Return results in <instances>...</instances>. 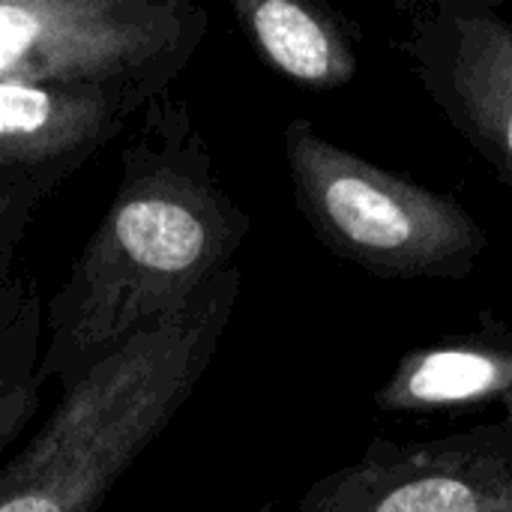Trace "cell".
<instances>
[{
    "mask_svg": "<svg viewBox=\"0 0 512 512\" xmlns=\"http://www.w3.org/2000/svg\"><path fill=\"white\" fill-rule=\"evenodd\" d=\"M45 303L30 273H12L0 285V456L21 438L42 405Z\"/></svg>",
    "mask_w": 512,
    "mask_h": 512,
    "instance_id": "cell-10",
    "label": "cell"
},
{
    "mask_svg": "<svg viewBox=\"0 0 512 512\" xmlns=\"http://www.w3.org/2000/svg\"><path fill=\"white\" fill-rule=\"evenodd\" d=\"M291 512H512V414L435 441L378 438Z\"/></svg>",
    "mask_w": 512,
    "mask_h": 512,
    "instance_id": "cell-5",
    "label": "cell"
},
{
    "mask_svg": "<svg viewBox=\"0 0 512 512\" xmlns=\"http://www.w3.org/2000/svg\"><path fill=\"white\" fill-rule=\"evenodd\" d=\"M45 198L51 195L36 186L0 177V285L12 276L15 249L24 240V231Z\"/></svg>",
    "mask_w": 512,
    "mask_h": 512,
    "instance_id": "cell-11",
    "label": "cell"
},
{
    "mask_svg": "<svg viewBox=\"0 0 512 512\" xmlns=\"http://www.w3.org/2000/svg\"><path fill=\"white\" fill-rule=\"evenodd\" d=\"M402 51L444 120L512 186V21L489 0L405 9Z\"/></svg>",
    "mask_w": 512,
    "mask_h": 512,
    "instance_id": "cell-6",
    "label": "cell"
},
{
    "mask_svg": "<svg viewBox=\"0 0 512 512\" xmlns=\"http://www.w3.org/2000/svg\"><path fill=\"white\" fill-rule=\"evenodd\" d=\"M159 93L153 84H0V177L54 195Z\"/></svg>",
    "mask_w": 512,
    "mask_h": 512,
    "instance_id": "cell-7",
    "label": "cell"
},
{
    "mask_svg": "<svg viewBox=\"0 0 512 512\" xmlns=\"http://www.w3.org/2000/svg\"><path fill=\"white\" fill-rule=\"evenodd\" d=\"M234 264L183 309L135 333L57 393L42 429L0 468V512H99L198 390L228 333Z\"/></svg>",
    "mask_w": 512,
    "mask_h": 512,
    "instance_id": "cell-2",
    "label": "cell"
},
{
    "mask_svg": "<svg viewBox=\"0 0 512 512\" xmlns=\"http://www.w3.org/2000/svg\"><path fill=\"white\" fill-rule=\"evenodd\" d=\"M249 231L192 108L171 90L153 96L120 150L111 204L45 303L42 387L66 390L183 309L234 267Z\"/></svg>",
    "mask_w": 512,
    "mask_h": 512,
    "instance_id": "cell-1",
    "label": "cell"
},
{
    "mask_svg": "<svg viewBox=\"0 0 512 512\" xmlns=\"http://www.w3.org/2000/svg\"><path fill=\"white\" fill-rule=\"evenodd\" d=\"M207 36L195 0H0V84L171 87Z\"/></svg>",
    "mask_w": 512,
    "mask_h": 512,
    "instance_id": "cell-4",
    "label": "cell"
},
{
    "mask_svg": "<svg viewBox=\"0 0 512 512\" xmlns=\"http://www.w3.org/2000/svg\"><path fill=\"white\" fill-rule=\"evenodd\" d=\"M231 12L282 78L309 90H336L357 75V48L345 24L309 0H231Z\"/></svg>",
    "mask_w": 512,
    "mask_h": 512,
    "instance_id": "cell-9",
    "label": "cell"
},
{
    "mask_svg": "<svg viewBox=\"0 0 512 512\" xmlns=\"http://www.w3.org/2000/svg\"><path fill=\"white\" fill-rule=\"evenodd\" d=\"M282 144L297 210L336 258L378 279H468L489 249L459 198L339 147L306 117Z\"/></svg>",
    "mask_w": 512,
    "mask_h": 512,
    "instance_id": "cell-3",
    "label": "cell"
},
{
    "mask_svg": "<svg viewBox=\"0 0 512 512\" xmlns=\"http://www.w3.org/2000/svg\"><path fill=\"white\" fill-rule=\"evenodd\" d=\"M512 405V327L480 315L477 330L408 351L375 393V408L414 417H456Z\"/></svg>",
    "mask_w": 512,
    "mask_h": 512,
    "instance_id": "cell-8",
    "label": "cell"
}]
</instances>
